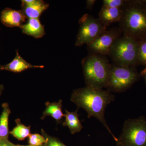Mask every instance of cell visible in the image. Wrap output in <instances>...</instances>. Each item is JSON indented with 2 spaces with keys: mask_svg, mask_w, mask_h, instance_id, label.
Returning <instances> with one entry per match:
<instances>
[{
  "mask_svg": "<svg viewBox=\"0 0 146 146\" xmlns=\"http://www.w3.org/2000/svg\"><path fill=\"white\" fill-rule=\"evenodd\" d=\"M114 100V96L109 91L88 86L74 90L71 98L78 108L86 110L88 118L94 117L99 120L117 142L118 138L112 133L105 118L106 108Z\"/></svg>",
  "mask_w": 146,
  "mask_h": 146,
  "instance_id": "cell-1",
  "label": "cell"
},
{
  "mask_svg": "<svg viewBox=\"0 0 146 146\" xmlns=\"http://www.w3.org/2000/svg\"><path fill=\"white\" fill-rule=\"evenodd\" d=\"M119 28L123 35L138 41L146 38V6L143 1H128L122 7Z\"/></svg>",
  "mask_w": 146,
  "mask_h": 146,
  "instance_id": "cell-2",
  "label": "cell"
},
{
  "mask_svg": "<svg viewBox=\"0 0 146 146\" xmlns=\"http://www.w3.org/2000/svg\"><path fill=\"white\" fill-rule=\"evenodd\" d=\"M86 86L102 89L107 87L111 65L102 55L90 53L82 60Z\"/></svg>",
  "mask_w": 146,
  "mask_h": 146,
  "instance_id": "cell-3",
  "label": "cell"
},
{
  "mask_svg": "<svg viewBox=\"0 0 146 146\" xmlns=\"http://www.w3.org/2000/svg\"><path fill=\"white\" fill-rule=\"evenodd\" d=\"M139 41L123 35L115 40L109 54L115 65L129 67L137 63Z\"/></svg>",
  "mask_w": 146,
  "mask_h": 146,
  "instance_id": "cell-4",
  "label": "cell"
},
{
  "mask_svg": "<svg viewBox=\"0 0 146 146\" xmlns=\"http://www.w3.org/2000/svg\"><path fill=\"white\" fill-rule=\"evenodd\" d=\"M117 141L123 146H146L145 119L141 117L126 120Z\"/></svg>",
  "mask_w": 146,
  "mask_h": 146,
  "instance_id": "cell-5",
  "label": "cell"
},
{
  "mask_svg": "<svg viewBox=\"0 0 146 146\" xmlns=\"http://www.w3.org/2000/svg\"><path fill=\"white\" fill-rule=\"evenodd\" d=\"M79 24L80 27L75 44L77 46L90 44L107 30V28L102 25L98 18L87 13L80 19Z\"/></svg>",
  "mask_w": 146,
  "mask_h": 146,
  "instance_id": "cell-6",
  "label": "cell"
},
{
  "mask_svg": "<svg viewBox=\"0 0 146 146\" xmlns=\"http://www.w3.org/2000/svg\"><path fill=\"white\" fill-rule=\"evenodd\" d=\"M138 74L129 67L111 65L107 87L115 92L126 90L136 81Z\"/></svg>",
  "mask_w": 146,
  "mask_h": 146,
  "instance_id": "cell-7",
  "label": "cell"
},
{
  "mask_svg": "<svg viewBox=\"0 0 146 146\" xmlns=\"http://www.w3.org/2000/svg\"><path fill=\"white\" fill-rule=\"evenodd\" d=\"M122 33L119 28L113 27L107 30L94 42L87 45L88 49L91 53L109 55L112 45Z\"/></svg>",
  "mask_w": 146,
  "mask_h": 146,
  "instance_id": "cell-8",
  "label": "cell"
},
{
  "mask_svg": "<svg viewBox=\"0 0 146 146\" xmlns=\"http://www.w3.org/2000/svg\"><path fill=\"white\" fill-rule=\"evenodd\" d=\"M27 18L22 11L10 8L4 9L1 11L0 19L2 23L9 27H18L21 28L25 24Z\"/></svg>",
  "mask_w": 146,
  "mask_h": 146,
  "instance_id": "cell-9",
  "label": "cell"
},
{
  "mask_svg": "<svg viewBox=\"0 0 146 146\" xmlns=\"http://www.w3.org/2000/svg\"><path fill=\"white\" fill-rule=\"evenodd\" d=\"M21 1V10L28 19H39L49 6L42 0H23Z\"/></svg>",
  "mask_w": 146,
  "mask_h": 146,
  "instance_id": "cell-10",
  "label": "cell"
},
{
  "mask_svg": "<svg viewBox=\"0 0 146 146\" xmlns=\"http://www.w3.org/2000/svg\"><path fill=\"white\" fill-rule=\"evenodd\" d=\"M43 65H33L27 62L20 55L18 50L16 55L11 62L6 65L0 66V71H8L14 73H20L31 68H43Z\"/></svg>",
  "mask_w": 146,
  "mask_h": 146,
  "instance_id": "cell-11",
  "label": "cell"
},
{
  "mask_svg": "<svg viewBox=\"0 0 146 146\" xmlns=\"http://www.w3.org/2000/svg\"><path fill=\"white\" fill-rule=\"evenodd\" d=\"M122 14V8H112L103 5L98 18L102 25L107 28L110 24L119 22Z\"/></svg>",
  "mask_w": 146,
  "mask_h": 146,
  "instance_id": "cell-12",
  "label": "cell"
},
{
  "mask_svg": "<svg viewBox=\"0 0 146 146\" xmlns=\"http://www.w3.org/2000/svg\"><path fill=\"white\" fill-rule=\"evenodd\" d=\"M21 29L24 34L33 36L36 39L42 38L46 33L44 26L41 24L39 19H28Z\"/></svg>",
  "mask_w": 146,
  "mask_h": 146,
  "instance_id": "cell-13",
  "label": "cell"
},
{
  "mask_svg": "<svg viewBox=\"0 0 146 146\" xmlns=\"http://www.w3.org/2000/svg\"><path fill=\"white\" fill-rule=\"evenodd\" d=\"M46 107L41 119L43 120L47 116H50L53 118L58 123L61 121L65 115L62 112V100L54 102H47L46 103Z\"/></svg>",
  "mask_w": 146,
  "mask_h": 146,
  "instance_id": "cell-14",
  "label": "cell"
},
{
  "mask_svg": "<svg viewBox=\"0 0 146 146\" xmlns=\"http://www.w3.org/2000/svg\"><path fill=\"white\" fill-rule=\"evenodd\" d=\"M65 120L63 123L64 127H68L72 134L80 132L83 126L79 119L78 110L75 112H70L65 110Z\"/></svg>",
  "mask_w": 146,
  "mask_h": 146,
  "instance_id": "cell-15",
  "label": "cell"
},
{
  "mask_svg": "<svg viewBox=\"0 0 146 146\" xmlns=\"http://www.w3.org/2000/svg\"><path fill=\"white\" fill-rule=\"evenodd\" d=\"M2 107V112L0 116V139H8L9 119L11 111L7 103L3 104Z\"/></svg>",
  "mask_w": 146,
  "mask_h": 146,
  "instance_id": "cell-16",
  "label": "cell"
},
{
  "mask_svg": "<svg viewBox=\"0 0 146 146\" xmlns=\"http://www.w3.org/2000/svg\"><path fill=\"white\" fill-rule=\"evenodd\" d=\"M16 126L9 132V133L18 141H24L30 135L31 126H27L21 123L20 119H16Z\"/></svg>",
  "mask_w": 146,
  "mask_h": 146,
  "instance_id": "cell-17",
  "label": "cell"
},
{
  "mask_svg": "<svg viewBox=\"0 0 146 146\" xmlns=\"http://www.w3.org/2000/svg\"><path fill=\"white\" fill-rule=\"evenodd\" d=\"M137 63L146 65V38L139 41Z\"/></svg>",
  "mask_w": 146,
  "mask_h": 146,
  "instance_id": "cell-18",
  "label": "cell"
},
{
  "mask_svg": "<svg viewBox=\"0 0 146 146\" xmlns=\"http://www.w3.org/2000/svg\"><path fill=\"white\" fill-rule=\"evenodd\" d=\"M46 138L42 135L38 133H32L29 136L28 143L29 145L33 146H41L44 145Z\"/></svg>",
  "mask_w": 146,
  "mask_h": 146,
  "instance_id": "cell-19",
  "label": "cell"
},
{
  "mask_svg": "<svg viewBox=\"0 0 146 146\" xmlns=\"http://www.w3.org/2000/svg\"><path fill=\"white\" fill-rule=\"evenodd\" d=\"M42 134L46 138V142L45 146H67L63 143L59 139L50 136L47 134L44 129H42Z\"/></svg>",
  "mask_w": 146,
  "mask_h": 146,
  "instance_id": "cell-20",
  "label": "cell"
},
{
  "mask_svg": "<svg viewBox=\"0 0 146 146\" xmlns=\"http://www.w3.org/2000/svg\"><path fill=\"white\" fill-rule=\"evenodd\" d=\"M128 1L126 0H104L103 5L112 8H121L123 7Z\"/></svg>",
  "mask_w": 146,
  "mask_h": 146,
  "instance_id": "cell-21",
  "label": "cell"
},
{
  "mask_svg": "<svg viewBox=\"0 0 146 146\" xmlns=\"http://www.w3.org/2000/svg\"><path fill=\"white\" fill-rule=\"evenodd\" d=\"M0 146H16V145L11 143L8 139H0Z\"/></svg>",
  "mask_w": 146,
  "mask_h": 146,
  "instance_id": "cell-22",
  "label": "cell"
},
{
  "mask_svg": "<svg viewBox=\"0 0 146 146\" xmlns=\"http://www.w3.org/2000/svg\"><path fill=\"white\" fill-rule=\"evenodd\" d=\"M96 2V0H87L86 1V8L91 10Z\"/></svg>",
  "mask_w": 146,
  "mask_h": 146,
  "instance_id": "cell-23",
  "label": "cell"
},
{
  "mask_svg": "<svg viewBox=\"0 0 146 146\" xmlns=\"http://www.w3.org/2000/svg\"><path fill=\"white\" fill-rule=\"evenodd\" d=\"M142 75L144 78H145V80L146 82V68L142 72Z\"/></svg>",
  "mask_w": 146,
  "mask_h": 146,
  "instance_id": "cell-24",
  "label": "cell"
},
{
  "mask_svg": "<svg viewBox=\"0 0 146 146\" xmlns=\"http://www.w3.org/2000/svg\"><path fill=\"white\" fill-rule=\"evenodd\" d=\"M4 89V86L2 84H0V96L2 94Z\"/></svg>",
  "mask_w": 146,
  "mask_h": 146,
  "instance_id": "cell-25",
  "label": "cell"
},
{
  "mask_svg": "<svg viewBox=\"0 0 146 146\" xmlns=\"http://www.w3.org/2000/svg\"><path fill=\"white\" fill-rule=\"evenodd\" d=\"M16 146H33L30 145H16ZM41 146H45L44 145H43Z\"/></svg>",
  "mask_w": 146,
  "mask_h": 146,
  "instance_id": "cell-26",
  "label": "cell"
},
{
  "mask_svg": "<svg viewBox=\"0 0 146 146\" xmlns=\"http://www.w3.org/2000/svg\"><path fill=\"white\" fill-rule=\"evenodd\" d=\"M116 143H117V146H123L120 143H119L117 142V141L116 142Z\"/></svg>",
  "mask_w": 146,
  "mask_h": 146,
  "instance_id": "cell-27",
  "label": "cell"
},
{
  "mask_svg": "<svg viewBox=\"0 0 146 146\" xmlns=\"http://www.w3.org/2000/svg\"><path fill=\"white\" fill-rule=\"evenodd\" d=\"M144 3H145V5L146 6V1H143Z\"/></svg>",
  "mask_w": 146,
  "mask_h": 146,
  "instance_id": "cell-28",
  "label": "cell"
}]
</instances>
